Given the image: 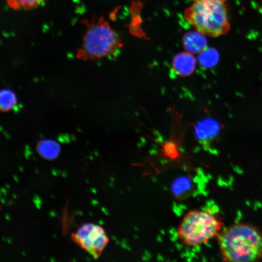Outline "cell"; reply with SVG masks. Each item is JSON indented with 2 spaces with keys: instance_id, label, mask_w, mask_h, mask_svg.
Here are the masks:
<instances>
[{
  "instance_id": "ffe728a7",
  "label": "cell",
  "mask_w": 262,
  "mask_h": 262,
  "mask_svg": "<svg viewBox=\"0 0 262 262\" xmlns=\"http://www.w3.org/2000/svg\"><path fill=\"white\" fill-rule=\"evenodd\" d=\"M0 200H1V202L2 203V204H4L5 203V200L4 198L1 197L0 198Z\"/></svg>"
},
{
  "instance_id": "4fadbf2b",
  "label": "cell",
  "mask_w": 262,
  "mask_h": 262,
  "mask_svg": "<svg viewBox=\"0 0 262 262\" xmlns=\"http://www.w3.org/2000/svg\"><path fill=\"white\" fill-rule=\"evenodd\" d=\"M33 203L35 204L36 208L38 209H40V205H41L42 203L41 199L40 198V197L38 196L35 195L33 199Z\"/></svg>"
},
{
  "instance_id": "1f68e13d",
  "label": "cell",
  "mask_w": 262,
  "mask_h": 262,
  "mask_svg": "<svg viewBox=\"0 0 262 262\" xmlns=\"http://www.w3.org/2000/svg\"><path fill=\"white\" fill-rule=\"evenodd\" d=\"M85 180H86L85 181H86V182L87 183H88V182H89V181H88V180L87 179H86Z\"/></svg>"
},
{
  "instance_id": "8fae6325",
  "label": "cell",
  "mask_w": 262,
  "mask_h": 262,
  "mask_svg": "<svg viewBox=\"0 0 262 262\" xmlns=\"http://www.w3.org/2000/svg\"><path fill=\"white\" fill-rule=\"evenodd\" d=\"M198 62L203 67L211 68L214 66L218 62L217 53L212 49H205L200 52L198 56Z\"/></svg>"
},
{
  "instance_id": "4316f807",
  "label": "cell",
  "mask_w": 262,
  "mask_h": 262,
  "mask_svg": "<svg viewBox=\"0 0 262 262\" xmlns=\"http://www.w3.org/2000/svg\"><path fill=\"white\" fill-rule=\"evenodd\" d=\"M75 213L77 215L78 214H79V213H78V211H75Z\"/></svg>"
},
{
  "instance_id": "52a82bcc",
  "label": "cell",
  "mask_w": 262,
  "mask_h": 262,
  "mask_svg": "<svg viewBox=\"0 0 262 262\" xmlns=\"http://www.w3.org/2000/svg\"><path fill=\"white\" fill-rule=\"evenodd\" d=\"M220 129V126L217 121L212 118H206L197 124L195 134L198 140L205 141L215 137Z\"/></svg>"
},
{
  "instance_id": "ba28073f",
  "label": "cell",
  "mask_w": 262,
  "mask_h": 262,
  "mask_svg": "<svg viewBox=\"0 0 262 262\" xmlns=\"http://www.w3.org/2000/svg\"><path fill=\"white\" fill-rule=\"evenodd\" d=\"M60 150L59 144L51 140H43L37 145V150L39 154L48 160H52L57 157Z\"/></svg>"
},
{
  "instance_id": "e575fe53",
  "label": "cell",
  "mask_w": 262,
  "mask_h": 262,
  "mask_svg": "<svg viewBox=\"0 0 262 262\" xmlns=\"http://www.w3.org/2000/svg\"><path fill=\"white\" fill-rule=\"evenodd\" d=\"M222 0V1H225L226 0Z\"/></svg>"
},
{
  "instance_id": "836d02e7",
  "label": "cell",
  "mask_w": 262,
  "mask_h": 262,
  "mask_svg": "<svg viewBox=\"0 0 262 262\" xmlns=\"http://www.w3.org/2000/svg\"><path fill=\"white\" fill-rule=\"evenodd\" d=\"M72 261H74V262H75V261H75V260H74V259H73Z\"/></svg>"
},
{
  "instance_id": "7a4b0ae2",
  "label": "cell",
  "mask_w": 262,
  "mask_h": 262,
  "mask_svg": "<svg viewBox=\"0 0 262 262\" xmlns=\"http://www.w3.org/2000/svg\"><path fill=\"white\" fill-rule=\"evenodd\" d=\"M83 22L85 31L76 52L78 59L95 60L117 54L122 47V41L104 17H94Z\"/></svg>"
},
{
  "instance_id": "83f0119b",
  "label": "cell",
  "mask_w": 262,
  "mask_h": 262,
  "mask_svg": "<svg viewBox=\"0 0 262 262\" xmlns=\"http://www.w3.org/2000/svg\"><path fill=\"white\" fill-rule=\"evenodd\" d=\"M22 255L23 256H25V254L24 252H23V251L22 252Z\"/></svg>"
},
{
  "instance_id": "484cf974",
  "label": "cell",
  "mask_w": 262,
  "mask_h": 262,
  "mask_svg": "<svg viewBox=\"0 0 262 262\" xmlns=\"http://www.w3.org/2000/svg\"><path fill=\"white\" fill-rule=\"evenodd\" d=\"M78 213H79V214H80L81 215H82V213L81 211H78Z\"/></svg>"
},
{
  "instance_id": "f1b7e54d",
  "label": "cell",
  "mask_w": 262,
  "mask_h": 262,
  "mask_svg": "<svg viewBox=\"0 0 262 262\" xmlns=\"http://www.w3.org/2000/svg\"><path fill=\"white\" fill-rule=\"evenodd\" d=\"M13 197H14V198H16V195H15V194H13Z\"/></svg>"
},
{
  "instance_id": "3957f363",
  "label": "cell",
  "mask_w": 262,
  "mask_h": 262,
  "mask_svg": "<svg viewBox=\"0 0 262 262\" xmlns=\"http://www.w3.org/2000/svg\"><path fill=\"white\" fill-rule=\"evenodd\" d=\"M225 1L220 0H194L184 12V17L197 31L212 37L229 32L230 24Z\"/></svg>"
},
{
  "instance_id": "7c38bea8",
  "label": "cell",
  "mask_w": 262,
  "mask_h": 262,
  "mask_svg": "<svg viewBox=\"0 0 262 262\" xmlns=\"http://www.w3.org/2000/svg\"><path fill=\"white\" fill-rule=\"evenodd\" d=\"M173 191L176 194L178 191L179 194L180 192L184 191V190H187L189 188H187L189 187L190 183L188 180H178L174 183Z\"/></svg>"
},
{
  "instance_id": "d6a6232c",
  "label": "cell",
  "mask_w": 262,
  "mask_h": 262,
  "mask_svg": "<svg viewBox=\"0 0 262 262\" xmlns=\"http://www.w3.org/2000/svg\"><path fill=\"white\" fill-rule=\"evenodd\" d=\"M2 239L3 240H5L4 237H2Z\"/></svg>"
},
{
  "instance_id": "4dcf8cb0",
  "label": "cell",
  "mask_w": 262,
  "mask_h": 262,
  "mask_svg": "<svg viewBox=\"0 0 262 262\" xmlns=\"http://www.w3.org/2000/svg\"><path fill=\"white\" fill-rule=\"evenodd\" d=\"M86 260H87V261H89L90 260V259H89L88 257H87Z\"/></svg>"
},
{
  "instance_id": "9a60e30c",
  "label": "cell",
  "mask_w": 262,
  "mask_h": 262,
  "mask_svg": "<svg viewBox=\"0 0 262 262\" xmlns=\"http://www.w3.org/2000/svg\"><path fill=\"white\" fill-rule=\"evenodd\" d=\"M49 216H51V217H54V216H56V213L54 211H50L49 212Z\"/></svg>"
},
{
  "instance_id": "5bb4252c",
  "label": "cell",
  "mask_w": 262,
  "mask_h": 262,
  "mask_svg": "<svg viewBox=\"0 0 262 262\" xmlns=\"http://www.w3.org/2000/svg\"><path fill=\"white\" fill-rule=\"evenodd\" d=\"M0 192L2 193L3 194L4 196H6V194H7L6 190L3 187L1 188Z\"/></svg>"
},
{
  "instance_id": "603a6c76",
  "label": "cell",
  "mask_w": 262,
  "mask_h": 262,
  "mask_svg": "<svg viewBox=\"0 0 262 262\" xmlns=\"http://www.w3.org/2000/svg\"><path fill=\"white\" fill-rule=\"evenodd\" d=\"M91 191L94 193H96V191L95 190V189L94 188H91Z\"/></svg>"
},
{
  "instance_id": "5b68a950",
  "label": "cell",
  "mask_w": 262,
  "mask_h": 262,
  "mask_svg": "<svg viewBox=\"0 0 262 262\" xmlns=\"http://www.w3.org/2000/svg\"><path fill=\"white\" fill-rule=\"evenodd\" d=\"M196 61L191 53L181 52L176 55L172 61V67L176 74L180 76L191 75L195 70Z\"/></svg>"
},
{
  "instance_id": "8992f818",
  "label": "cell",
  "mask_w": 262,
  "mask_h": 262,
  "mask_svg": "<svg viewBox=\"0 0 262 262\" xmlns=\"http://www.w3.org/2000/svg\"><path fill=\"white\" fill-rule=\"evenodd\" d=\"M204 36L197 31L186 33L182 38L183 48L190 53L201 52L207 47V41Z\"/></svg>"
},
{
  "instance_id": "7402d4cb",
  "label": "cell",
  "mask_w": 262,
  "mask_h": 262,
  "mask_svg": "<svg viewBox=\"0 0 262 262\" xmlns=\"http://www.w3.org/2000/svg\"><path fill=\"white\" fill-rule=\"evenodd\" d=\"M6 241H7V242H8L9 244H11V241L10 240V238H7V239H6Z\"/></svg>"
},
{
  "instance_id": "ac0fdd59",
  "label": "cell",
  "mask_w": 262,
  "mask_h": 262,
  "mask_svg": "<svg viewBox=\"0 0 262 262\" xmlns=\"http://www.w3.org/2000/svg\"><path fill=\"white\" fill-rule=\"evenodd\" d=\"M5 218L7 220H9V219H10V217H9V215L7 214H6L5 215Z\"/></svg>"
},
{
  "instance_id": "d6986e66",
  "label": "cell",
  "mask_w": 262,
  "mask_h": 262,
  "mask_svg": "<svg viewBox=\"0 0 262 262\" xmlns=\"http://www.w3.org/2000/svg\"><path fill=\"white\" fill-rule=\"evenodd\" d=\"M13 177H14V179L15 180L16 182H18V179L17 178V177L16 176H15V175H14Z\"/></svg>"
},
{
  "instance_id": "44dd1931",
  "label": "cell",
  "mask_w": 262,
  "mask_h": 262,
  "mask_svg": "<svg viewBox=\"0 0 262 262\" xmlns=\"http://www.w3.org/2000/svg\"><path fill=\"white\" fill-rule=\"evenodd\" d=\"M92 203L93 205H95V204H96V202L95 200L93 199V200H92Z\"/></svg>"
},
{
  "instance_id": "9c48e42d",
  "label": "cell",
  "mask_w": 262,
  "mask_h": 262,
  "mask_svg": "<svg viewBox=\"0 0 262 262\" xmlns=\"http://www.w3.org/2000/svg\"><path fill=\"white\" fill-rule=\"evenodd\" d=\"M10 9L15 11H27L41 5L45 0H5Z\"/></svg>"
},
{
  "instance_id": "d4e9b609",
  "label": "cell",
  "mask_w": 262,
  "mask_h": 262,
  "mask_svg": "<svg viewBox=\"0 0 262 262\" xmlns=\"http://www.w3.org/2000/svg\"><path fill=\"white\" fill-rule=\"evenodd\" d=\"M5 186H6V187L7 188H10V186H9V185L8 184H6L5 185Z\"/></svg>"
},
{
  "instance_id": "6da1fadb",
  "label": "cell",
  "mask_w": 262,
  "mask_h": 262,
  "mask_svg": "<svg viewBox=\"0 0 262 262\" xmlns=\"http://www.w3.org/2000/svg\"><path fill=\"white\" fill-rule=\"evenodd\" d=\"M221 258L225 262H257L262 258V231L248 224H234L217 236Z\"/></svg>"
},
{
  "instance_id": "e0dca14e",
  "label": "cell",
  "mask_w": 262,
  "mask_h": 262,
  "mask_svg": "<svg viewBox=\"0 0 262 262\" xmlns=\"http://www.w3.org/2000/svg\"><path fill=\"white\" fill-rule=\"evenodd\" d=\"M62 176L64 178L66 177V172H62V173H61Z\"/></svg>"
},
{
  "instance_id": "277c9868",
  "label": "cell",
  "mask_w": 262,
  "mask_h": 262,
  "mask_svg": "<svg viewBox=\"0 0 262 262\" xmlns=\"http://www.w3.org/2000/svg\"><path fill=\"white\" fill-rule=\"evenodd\" d=\"M223 225L221 219L215 214L202 210H191L183 216L177 235L183 245L195 247L217 237Z\"/></svg>"
},
{
  "instance_id": "30bf717a",
  "label": "cell",
  "mask_w": 262,
  "mask_h": 262,
  "mask_svg": "<svg viewBox=\"0 0 262 262\" xmlns=\"http://www.w3.org/2000/svg\"><path fill=\"white\" fill-rule=\"evenodd\" d=\"M16 103L14 93L11 90L3 89L0 93V107L1 111L7 112L12 109Z\"/></svg>"
},
{
  "instance_id": "cb8c5ba5",
  "label": "cell",
  "mask_w": 262,
  "mask_h": 262,
  "mask_svg": "<svg viewBox=\"0 0 262 262\" xmlns=\"http://www.w3.org/2000/svg\"><path fill=\"white\" fill-rule=\"evenodd\" d=\"M49 260L52 262H53L55 261V260L54 259V258H50Z\"/></svg>"
},
{
  "instance_id": "2e32d148",
  "label": "cell",
  "mask_w": 262,
  "mask_h": 262,
  "mask_svg": "<svg viewBox=\"0 0 262 262\" xmlns=\"http://www.w3.org/2000/svg\"><path fill=\"white\" fill-rule=\"evenodd\" d=\"M52 173L55 176H57V175L58 174L57 171L56 170H55V169H52Z\"/></svg>"
},
{
  "instance_id": "f546056e",
  "label": "cell",
  "mask_w": 262,
  "mask_h": 262,
  "mask_svg": "<svg viewBox=\"0 0 262 262\" xmlns=\"http://www.w3.org/2000/svg\"><path fill=\"white\" fill-rule=\"evenodd\" d=\"M20 170L21 172L23 171V169H22V168L21 167H20Z\"/></svg>"
}]
</instances>
